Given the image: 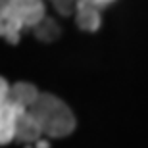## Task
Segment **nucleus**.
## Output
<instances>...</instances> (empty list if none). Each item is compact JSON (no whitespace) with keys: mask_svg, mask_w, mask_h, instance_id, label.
Listing matches in <instances>:
<instances>
[{"mask_svg":"<svg viewBox=\"0 0 148 148\" xmlns=\"http://www.w3.org/2000/svg\"><path fill=\"white\" fill-rule=\"evenodd\" d=\"M77 2H87V4L98 6L100 10H102V8H106V6H110V4H114L115 0H77Z\"/></svg>","mask_w":148,"mask_h":148,"instance_id":"9d476101","label":"nucleus"},{"mask_svg":"<svg viewBox=\"0 0 148 148\" xmlns=\"http://www.w3.org/2000/svg\"><path fill=\"white\" fill-rule=\"evenodd\" d=\"M38 96H40V90L35 87L33 83L19 81V83H14L10 87V94H8V100L6 102L16 106V108H19V110H23V112H27L35 106ZM0 104H4V102H0Z\"/></svg>","mask_w":148,"mask_h":148,"instance_id":"7ed1b4c3","label":"nucleus"},{"mask_svg":"<svg viewBox=\"0 0 148 148\" xmlns=\"http://www.w3.org/2000/svg\"><path fill=\"white\" fill-rule=\"evenodd\" d=\"M75 25L85 33H96L102 27V14H100L98 6L87 4V2H79L75 12Z\"/></svg>","mask_w":148,"mask_h":148,"instance_id":"39448f33","label":"nucleus"},{"mask_svg":"<svg viewBox=\"0 0 148 148\" xmlns=\"http://www.w3.org/2000/svg\"><path fill=\"white\" fill-rule=\"evenodd\" d=\"M0 33L4 37L6 42L10 44H17L19 38H21L23 29L17 25V23H12V21H0Z\"/></svg>","mask_w":148,"mask_h":148,"instance_id":"6e6552de","label":"nucleus"},{"mask_svg":"<svg viewBox=\"0 0 148 148\" xmlns=\"http://www.w3.org/2000/svg\"><path fill=\"white\" fill-rule=\"evenodd\" d=\"M50 4L54 8V12L62 17H75L77 6L79 2L77 0H50Z\"/></svg>","mask_w":148,"mask_h":148,"instance_id":"1a4fd4ad","label":"nucleus"},{"mask_svg":"<svg viewBox=\"0 0 148 148\" xmlns=\"http://www.w3.org/2000/svg\"><path fill=\"white\" fill-rule=\"evenodd\" d=\"M27 112H31L40 121L44 135L50 138H66L77 127V119L71 108L56 94L40 92L35 106Z\"/></svg>","mask_w":148,"mask_h":148,"instance_id":"f257e3e1","label":"nucleus"},{"mask_svg":"<svg viewBox=\"0 0 148 148\" xmlns=\"http://www.w3.org/2000/svg\"><path fill=\"white\" fill-rule=\"evenodd\" d=\"M21 112L23 110L8 104V102L0 104V140H2V144L16 140V127Z\"/></svg>","mask_w":148,"mask_h":148,"instance_id":"423d86ee","label":"nucleus"},{"mask_svg":"<svg viewBox=\"0 0 148 148\" xmlns=\"http://www.w3.org/2000/svg\"><path fill=\"white\" fill-rule=\"evenodd\" d=\"M33 35H35L37 40H40V42H54V40L60 38L62 29H60V25H58V21H56L54 17L46 16L42 21L33 29Z\"/></svg>","mask_w":148,"mask_h":148,"instance_id":"0eeeda50","label":"nucleus"},{"mask_svg":"<svg viewBox=\"0 0 148 148\" xmlns=\"http://www.w3.org/2000/svg\"><path fill=\"white\" fill-rule=\"evenodd\" d=\"M46 17L42 0H2L0 19L17 23L21 29H35Z\"/></svg>","mask_w":148,"mask_h":148,"instance_id":"f03ea898","label":"nucleus"},{"mask_svg":"<svg viewBox=\"0 0 148 148\" xmlns=\"http://www.w3.org/2000/svg\"><path fill=\"white\" fill-rule=\"evenodd\" d=\"M44 135L40 121L35 117L31 112H21L19 119H17V127H16V140L23 144H33L38 143V138Z\"/></svg>","mask_w":148,"mask_h":148,"instance_id":"20e7f679","label":"nucleus"}]
</instances>
